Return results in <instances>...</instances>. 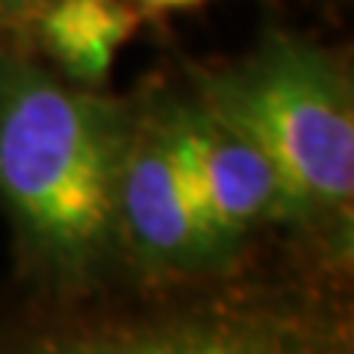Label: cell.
I'll use <instances>...</instances> for the list:
<instances>
[{
  "instance_id": "1",
  "label": "cell",
  "mask_w": 354,
  "mask_h": 354,
  "mask_svg": "<svg viewBox=\"0 0 354 354\" xmlns=\"http://www.w3.org/2000/svg\"><path fill=\"white\" fill-rule=\"evenodd\" d=\"M124 109L36 62H0V201L32 254L86 278L118 242Z\"/></svg>"
},
{
  "instance_id": "2",
  "label": "cell",
  "mask_w": 354,
  "mask_h": 354,
  "mask_svg": "<svg viewBox=\"0 0 354 354\" xmlns=\"http://www.w3.org/2000/svg\"><path fill=\"white\" fill-rule=\"evenodd\" d=\"M198 101L272 160L286 221H342L354 198V97L319 44L269 36L248 59L198 74Z\"/></svg>"
},
{
  "instance_id": "3",
  "label": "cell",
  "mask_w": 354,
  "mask_h": 354,
  "mask_svg": "<svg viewBox=\"0 0 354 354\" xmlns=\"http://www.w3.org/2000/svg\"><path fill=\"white\" fill-rule=\"evenodd\" d=\"M115 227L133 260L153 274L207 272L230 260L195 213L160 106L130 124Z\"/></svg>"
},
{
  "instance_id": "4",
  "label": "cell",
  "mask_w": 354,
  "mask_h": 354,
  "mask_svg": "<svg viewBox=\"0 0 354 354\" xmlns=\"http://www.w3.org/2000/svg\"><path fill=\"white\" fill-rule=\"evenodd\" d=\"M192 207L230 257L254 227L286 218L272 160L207 104H162Z\"/></svg>"
},
{
  "instance_id": "5",
  "label": "cell",
  "mask_w": 354,
  "mask_h": 354,
  "mask_svg": "<svg viewBox=\"0 0 354 354\" xmlns=\"http://www.w3.org/2000/svg\"><path fill=\"white\" fill-rule=\"evenodd\" d=\"M15 354H307L290 330L251 316H165L39 337Z\"/></svg>"
},
{
  "instance_id": "6",
  "label": "cell",
  "mask_w": 354,
  "mask_h": 354,
  "mask_svg": "<svg viewBox=\"0 0 354 354\" xmlns=\"http://www.w3.org/2000/svg\"><path fill=\"white\" fill-rule=\"evenodd\" d=\"M139 27L130 0H44L39 41L62 77L83 88H101L113 62Z\"/></svg>"
},
{
  "instance_id": "7",
  "label": "cell",
  "mask_w": 354,
  "mask_h": 354,
  "mask_svg": "<svg viewBox=\"0 0 354 354\" xmlns=\"http://www.w3.org/2000/svg\"><path fill=\"white\" fill-rule=\"evenodd\" d=\"M44 0H0V24H9V21H21L39 12V6Z\"/></svg>"
},
{
  "instance_id": "8",
  "label": "cell",
  "mask_w": 354,
  "mask_h": 354,
  "mask_svg": "<svg viewBox=\"0 0 354 354\" xmlns=\"http://www.w3.org/2000/svg\"><path fill=\"white\" fill-rule=\"evenodd\" d=\"M136 3L148 9H189V6L204 3V0H136Z\"/></svg>"
}]
</instances>
